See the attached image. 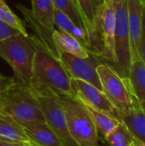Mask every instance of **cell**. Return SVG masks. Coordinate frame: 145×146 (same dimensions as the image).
<instances>
[{"instance_id": "1", "label": "cell", "mask_w": 145, "mask_h": 146, "mask_svg": "<svg viewBox=\"0 0 145 146\" xmlns=\"http://www.w3.org/2000/svg\"><path fill=\"white\" fill-rule=\"evenodd\" d=\"M31 38L34 44L35 54L29 86L44 87L54 94L71 97V77L59 57L51 52L36 35L31 36Z\"/></svg>"}, {"instance_id": "2", "label": "cell", "mask_w": 145, "mask_h": 146, "mask_svg": "<svg viewBox=\"0 0 145 146\" xmlns=\"http://www.w3.org/2000/svg\"><path fill=\"white\" fill-rule=\"evenodd\" d=\"M0 112L22 127L45 122L38 102L30 88L18 83L0 95Z\"/></svg>"}, {"instance_id": "3", "label": "cell", "mask_w": 145, "mask_h": 146, "mask_svg": "<svg viewBox=\"0 0 145 146\" xmlns=\"http://www.w3.org/2000/svg\"><path fill=\"white\" fill-rule=\"evenodd\" d=\"M35 48L31 36L21 33L0 40V57L11 67L16 83L29 86L32 76Z\"/></svg>"}, {"instance_id": "4", "label": "cell", "mask_w": 145, "mask_h": 146, "mask_svg": "<svg viewBox=\"0 0 145 146\" xmlns=\"http://www.w3.org/2000/svg\"><path fill=\"white\" fill-rule=\"evenodd\" d=\"M115 13L113 2L102 3L95 20L94 28L89 35L90 51L103 62L114 67L115 56Z\"/></svg>"}, {"instance_id": "5", "label": "cell", "mask_w": 145, "mask_h": 146, "mask_svg": "<svg viewBox=\"0 0 145 146\" xmlns=\"http://www.w3.org/2000/svg\"><path fill=\"white\" fill-rule=\"evenodd\" d=\"M56 97L64 111L68 131L75 144L78 146L97 145L98 131L84 104L70 96Z\"/></svg>"}, {"instance_id": "6", "label": "cell", "mask_w": 145, "mask_h": 146, "mask_svg": "<svg viewBox=\"0 0 145 146\" xmlns=\"http://www.w3.org/2000/svg\"><path fill=\"white\" fill-rule=\"evenodd\" d=\"M103 92L120 114H127L139 104L129 78L121 77L110 65L102 62L97 68Z\"/></svg>"}, {"instance_id": "7", "label": "cell", "mask_w": 145, "mask_h": 146, "mask_svg": "<svg viewBox=\"0 0 145 146\" xmlns=\"http://www.w3.org/2000/svg\"><path fill=\"white\" fill-rule=\"evenodd\" d=\"M37 98L45 123L59 136L65 146H78L71 138L66 123L63 109L56 94L44 87L29 86Z\"/></svg>"}, {"instance_id": "8", "label": "cell", "mask_w": 145, "mask_h": 146, "mask_svg": "<svg viewBox=\"0 0 145 146\" xmlns=\"http://www.w3.org/2000/svg\"><path fill=\"white\" fill-rule=\"evenodd\" d=\"M115 13V56L112 67L121 77L128 78L131 66L130 34L127 13V0L113 1Z\"/></svg>"}, {"instance_id": "9", "label": "cell", "mask_w": 145, "mask_h": 146, "mask_svg": "<svg viewBox=\"0 0 145 146\" xmlns=\"http://www.w3.org/2000/svg\"><path fill=\"white\" fill-rule=\"evenodd\" d=\"M71 86L72 98L120 121L119 112L102 90L90 83L77 79H71Z\"/></svg>"}, {"instance_id": "10", "label": "cell", "mask_w": 145, "mask_h": 146, "mask_svg": "<svg viewBox=\"0 0 145 146\" xmlns=\"http://www.w3.org/2000/svg\"><path fill=\"white\" fill-rule=\"evenodd\" d=\"M58 57L71 79L81 80L103 91L97 72V66L103 62L100 57L92 52L87 58H79L68 53H60Z\"/></svg>"}, {"instance_id": "11", "label": "cell", "mask_w": 145, "mask_h": 146, "mask_svg": "<svg viewBox=\"0 0 145 146\" xmlns=\"http://www.w3.org/2000/svg\"><path fill=\"white\" fill-rule=\"evenodd\" d=\"M144 3V0H127L131 62L133 60L141 58L139 56V37Z\"/></svg>"}, {"instance_id": "12", "label": "cell", "mask_w": 145, "mask_h": 146, "mask_svg": "<svg viewBox=\"0 0 145 146\" xmlns=\"http://www.w3.org/2000/svg\"><path fill=\"white\" fill-rule=\"evenodd\" d=\"M52 39L57 56L60 53H68L79 58H87L91 54V51L79 40L62 29H55L52 33Z\"/></svg>"}, {"instance_id": "13", "label": "cell", "mask_w": 145, "mask_h": 146, "mask_svg": "<svg viewBox=\"0 0 145 146\" xmlns=\"http://www.w3.org/2000/svg\"><path fill=\"white\" fill-rule=\"evenodd\" d=\"M30 141L37 146H65L59 136L45 122L23 127Z\"/></svg>"}, {"instance_id": "14", "label": "cell", "mask_w": 145, "mask_h": 146, "mask_svg": "<svg viewBox=\"0 0 145 146\" xmlns=\"http://www.w3.org/2000/svg\"><path fill=\"white\" fill-rule=\"evenodd\" d=\"M120 121L137 139L145 143V109L140 104L134 106L127 114H120Z\"/></svg>"}, {"instance_id": "15", "label": "cell", "mask_w": 145, "mask_h": 146, "mask_svg": "<svg viewBox=\"0 0 145 146\" xmlns=\"http://www.w3.org/2000/svg\"><path fill=\"white\" fill-rule=\"evenodd\" d=\"M128 78L138 101L145 109V63L141 58L131 62Z\"/></svg>"}, {"instance_id": "16", "label": "cell", "mask_w": 145, "mask_h": 146, "mask_svg": "<svg viewBox=\"0 0 145 146\" xmlns=\"http://www.w3.org/2000/svg\"><path fill=\"white\" fill-rule=\"evenodd\" d=\"M17 9L21 12V14L23 15L25 20L26 21V22L28 23V25L31 27L32 29H33L35 31V35L40 39V41L51 51L53 52L56 56H57L56 53V50L55 48L54 45V42L52 39V33L55 31H51L50 29H48L47 27H45L43 24H41L36 18L35 16L32 15L31 9H28L26 7H25L22 4H17Z\"/></svg>"}, {"instance_id": "17", "label": "cell", "mask_w": 145, "mask_h": 146, "mask_svg": "<svg viewBox=\"0 0 145 146\" xmlns=\"http://www.w3.org/2000/svg\"><path fill=\"white\" fill-rule=\"evenodd\" d=\"M0 139L32 144L23 127L2 112H0Z\"/></svg>"}, {"instance_id": "18", "label": "cell", "mask_w": 145, "mask_h": 146, "mask_svg": "<svg viewBox=\"0 0 145 146\" xmlns=\"http://www.w3.org/2000/svg\"><path fill=\"white\" fill-rule=\"evenodd\" d=\"M54 21L55 25L59 28L79 40L85 47H86L89 50V39H88V33L86 30L84 28L77 26L72 20H70L67 15L63 13L60 12L59 10H55L54 15Z\"/></svg>"}, {"instance_id": "19", "label": "cell", "mask_w": 145, "mask_h": 146, "mask_svg": "<svg viewBox=\"0 0 145 146\" xmlns=\"http://www.w3.org/2000/svg\"><path fill=\"white\" fill-rule=\"evenodd\" d=\"M32 13L35 18L48 29L54 31L56 25L54 21L55 5L53 0H31Z\"/></svg>"}, {"instance_id": "20", "label": "cell", "mask_w": 145, "mask_h": 146, "mask_svg": "<svg viewBox=\"0 0 145 146\" xmlns=\"http://www.w3.org/2000/svg\"><path fill=\"white\" fill-rule=\"evenodd\" d=\"M77 3L85 24L89 39V35L94 28L96 17L103 0H77Z\"/></svg>"}, {"instance_id": "21", "label": "cell", "mask_w": 145, "mask_h": 146, "mask_svg": "<svg viewBox=\"0 0 145 146\" xmlns=\"http://www.w3.org/2000/svg\"><path fill=\"white\" fill-rule=\"evenodd\" d=\"M83 104V103H82ZM86 110L88 111L90 116L91 117L97 129L98 132H100L103 136L105 137L108 133H109L121 121L116 120L115 118H112L106 114H103L88 105L84 104Z\"/></svg>"}, {"instance_id": "22", "label": "cell", "mask_w": 145, "mask_h": 146, "mask_svg": "<svg viewBox=\"0 0 145 146\" xmlns=\"http://www.w3.org/2000/svg\"><path fill=\"white\" fill-rule=\"evenodd\" d=\"M53 3L56 9L67 15L77 26L86 30L85 24L79 10L77 0H53Z\"/></svg>"}, {"instance_id": "23", "label": "cell", "mask_w": 145, "mask_h": 146, "mask_svg": "<svg viewBox=\"0 0 145 146\" xmlns=\"http://www.w3.org/2000/svg\"><path fill=\"white\" fill-rule=\"evenodd\" d=\"M105 139L111 146H132L134 142L133 135L122 121H120Z\"/></svg>"}, {"instance_id": "24", "label": "cell", "mask_w": 145, "mask_h": 146, "mask_svg": "<svg viewBox=\"0 0 145 146\" xmlns=\"http://www.w3.org/2000/svg\"><path fill=\"white\" fill-rule=\"evenodd\" d=\"M0 20L18 30L21 34L28 36V33L22 21L10 9L4 0H0Z\"/></svg>"}, {"instance_id": "25", "label": "cell", "mask_w": 145, "mask_h": 146, "mask_svg": "<svg viewBox=\"0 0 145 146\" xmlns=\"http://www.w3.org/2000/svg\"><path fill=\"white\" fill-rule=\"evenodd\" d=\"M139 56L145 63V1L143 8L142 25L139 37Z\"/></svg>"}, {"instance_id": "26", "label": "cell", "mask_w": 145, "mask_h": 146, "mask_svg": "<svg viewBox=\"0 0 145 146\" xmlns=\"http://www.w3.org/2000/svg\"><path fill=\"white\" fill-rule=\"evenodd\" d=\"M18 33H21L18 30L15 29L14 27H10L9 25L6 24L5 22L0 20V40L6 39Z\"/></svg>"}, {"instance_id": "27", "label": "cell", "mask_w": 145, "mask_h": 146, "mask_svg": "<svg viewBox=\"0 0 145 146\" xmlns=\"http://www.w3.org/2000/svg\"><path fill=\"white\" fill-rule=\"evenodd\" d=\"M15 84L16 82L14 78L8 77L0 74V95L11 89L15 86Z\"/></svg>"}, {"instance_id": "28", "label": "cell", "mask_w": 145, "mask_h": 146, "mask_svg": "<svg viewBox=\"0 0 145 146\" xmlns=\"http://www.w3.org/2000/svg\"><path fill=\"white\" fill-rule=\"evenodd\" d=\"M0 146H37L31 143H23V142H16V141H9L0 139Z\"/></svg>"}, {"instance_id": "29", "label": "cell", "mask_w": 145, "mask_h": 146, "mask_svg": "<svg viewBox=\"0 0 145 146\" xmlns=\"http://www.w3.org/2000/svg\"><path fill=\"white\" fill-rule=\"evenodd\" d=\"M134 137V136H133ZM133 145L134 146H145V143L141 141L140 139H137L134 137V142H133Z\"/></svg>"}, {"instance_id": "30", "label": "cell", "mask_w": 145, "mask_h": 146, "mask_svg": "<svg viewBox=\"0 0 145 146\" xmlns=\"http://www.w3.org/2000/svg\"><path fill=\"white\" fill-rule=\"evenodd\" d=\"M104 2H113L114 0H103Z\"/></svg>"}, {"instance_id": "31", "label": "cell", "mask_w": 145, "mask_h": 146, "mask_svg": "<svg viewBox=\"0 0 145 146\" xmlns=\"http://www.w3.org/2000/svg\"><path fill=\"white\" fill-rule=\"evenodd\" d=\"M93 146H99L98 145H93Z\"/></svg>"}, {"instance_id": "32", "label": "cell", "mask_w": 145, "mask_h": 146, "mask_svg": "<svg viewBox=\"0 0 145 146\" xmlns=\"http://www.w3.org/2000/svg\"><path fill=\"white\" fill-rule=\"evenodd\" d=\"M132 146H134V145H132Z\"/></svg>"}, {"instance_id": "33", "label": "cell", "mask_w": 145, "mask_h": 146, "mask_svg": "<svg viewBox=\"0 0 145 146\" xmlns=\"http://www.w3.org/2000/svg\"><path fill=\"white\" fill-rule=\"evenodd\" d=\"M144 1H145V0H144Z\"/></svg>"}]
</instances>
